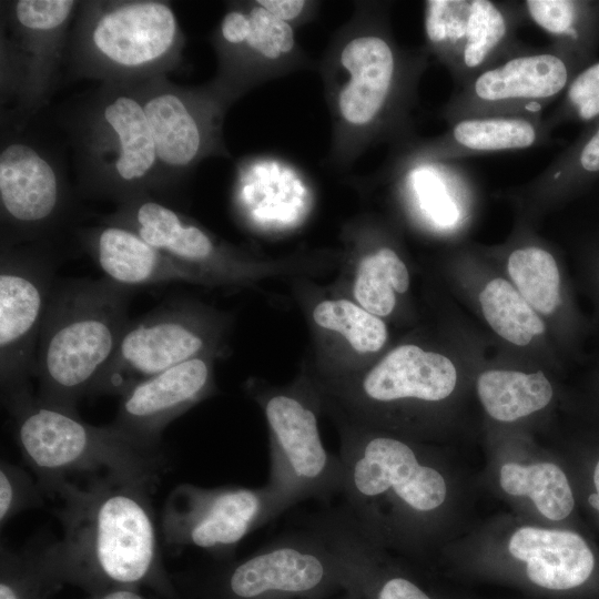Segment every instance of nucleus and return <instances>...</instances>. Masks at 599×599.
<instances>
[{"instance_id": "obj_1", "label": "nucleus", "mask_w": 599, "mask_h": 599, "mask_svg": "<svg viewBox=\"0 0 599 599\" xmlns=\"http://www.w3.org/2000/svg\"><path fill=\"white\" fill-rule=\"evenodd\" d=\"M429 52L402 47L389 3L357 1L333 34L319 63L332 120L329 162L345 169L386 141H413L412 111Z\"/></svg>"}, {"instance_id": "obj_2", "label": "nucleus", "mask_w": 599, "mask_h": 599, "mask_svg": "<svg viewBox=\"0 0 599 599\" xmlns=\"http://www.w3.org/2000/svg\"><path fill=\"white\" fill-rule=\"evenodd\" d=\"M84 484L60 483L52 496L63 535L45 545L55 580L89 596L116 588L149 589L162 599H184L162 560L151 490L154 485L112 475Z\"/></svg>"}, {"instance_id": "obj_3", "label": "nucleus", "mask_w": 599, "mask_h": 599, "mask_svg": "<svg viewBox=\"0 0 599 599\" xmlns=\"http://www.w3.org/2000/svg\"><path fill=\"white\" fill-rule=\"evenodd\" d=\"M133 294L106 277L57 280L37 349L40 402L78 415L118 347Z\"/></svg>"}, {"instance_id": "obj_4", "label": "nucleus", "mask_w": 599, "mask_h": 599, "mask_svg": "<svg viewBox=\"0 0 599 599\" xmlns=\"http://www.w3.org/2000/svg\"><path fill=\"white\" fill-rule=\"evenodd\" d=\"M20 451L45 496L74 476L112 475L155 485L166 468L153 448L111 424L93 426L79 415L40 402L32 390L2 400Z\"/></svg>"}, {"instance_id": "obj_5", "label": "nucleus", "mask_w": 599, "mask_h": 599, "mask_svg": "<svg viewBox=\"0 0 599 599\" xmlns=\"http://www.w3.org/2000/svg\"><path fill=\"white\" fill-rule=\"evenodd\" d=\"M344 507L382 546L447 498L444 475L407 441L361 426L343 430Z\"/></svg>"}, {"instance_id": "obj_6", "label": "nucleus", "mask_w": 599, "mask_h": 599, "mask_svg": "<svg viewBox=\"0 0 599 599\" xmlns=\"http://www.w3.org/2000/svg\"><path fill=\"white\" fill-rule=\"evenodd\" d=\"M184 42L166 1L87 0L79 3L67 60L74 78L132 87L175 69Z\"/></svg>"}, {"instance_id": "obj_7", "label": "nucleus", "mask_w": 599, "mask_h": 599, "mask_svg": "<svg viewBox=\"0 0 599 599\" xmlns=\"http://www.w3.org/2000/svg\"><path fill=\"white\" fill-rule=\"evenodd\" d=\"M68 126L83 195L121 204L159 194L154 140L131 87L101 83Z\"/></svg>"}, {"instance_id": "obj_8", "label": "nucleus", "mask_w": 599, "mask_h": 599, "mask_svg": "<svg viewBox=\"0 0 599 599\" xmlns=\"http://www.w3.org/2000/svg\"><path fill=\"white\" fill-rule=\"evenodd\" d=\"M174 581L184 599H327L355 588L344 564L307 528Z\"/></svg>"}, {"instance_id": "obj_9", "label": "nucleus", "mask_w": 599, "mask_h": 599, "mask_svg": "<svg viewBox=\"0 0 599 599\" xmlns=\"http://www.w3.org/2000/svg\"><path fill=\"white\" fill-rule=\"evenodd\" d=\"M131 88L154 140L159 194L180 184L205 159L230 158L223 124L235 102L212 81L182 87L158 75Z\"/></svg>"}, {"instance_id": "obj_10", "label": "nucleus", "mask_w": 599, "mask_h": 599, "mask_svg": "<svg viewBox=\"0 0 599 599\" xmlns=\"http://www.w3.org/2000/svg\"><path fill=\"white\" fill-rule=\"evenodd\" d=\"M79 3L74 0L4 2L1 101L14 99L23 120L44 106L57 88Z\"/></svg>"}, {"instance_id": "obj_11", "label": "nucleus", "mask_w": 599, "mask_h": 599, "mask_svg": "<svg viewBox=\"0 0 599 599\" xmlns=\"http://www.w3.org/2000/svg\"><path fill=\"white\" fill-rule=\"evenodd\" d=\"M258 402L270 432L274 518L306 499L329 504L342 494L344 467L323 445L315 404L298 392L267 393Z\"/></svg>"}, {"instance_id": "obj_12", "label": "nucleus", "mask_w": 599, "mask_h": 599, "mask_svg": "<svg viewBox=\"0 0 599 599\" xmlns=\"http://www.w3.org/2000/svg\"><path fill=\"white\" fill-rule=\"evenodd\" d=\"M221 332V322L211 312L184 300L165 301L129 321L89 396H121L141 380L211 355Z\"/></svg>"}, {"instance_id": "obj_13", "label": "nucleus", "mask_w": 599, "mask_h": 599, "mask_svg": "<svg viewBox=\"0 0 599 599\" xmlns=\"http://www.w3.org/2000/svg\"><path fill=\"white\" fill-rule=\"evenodd\" d=\"M52 254L39 243L1 242L0 385L1 398L32 390L39 336L57 282Z\"/></svg>"}, {"instance_id": "obj_14", "label": "nucleus", "mask_w": 599, "mask_h": 599, "mask_svg": "<svg viewBox=\"0 0 599 599\" xmlns=\"http://www.w3.org/2000/svg\"><path fill=\"white\" fill-rule=\"evenodd\" d=\"M210 42L217 61L211 81L234 102L253 89L312 63L295 30L257 0L226 2Z\"/></svg>"}, {"instance_id": "obj_15", "label": "nucleus", "mask_w": 599, "mask_h": 599, "mask_svg": "<svg viewBox=\"0 0 599 599\" xmlns=\"http://www.w3.org/2000/svg\"><path fill=\"white\" fill-rule=\"evenodd\" d=\"M275 497L257 488H206L180 484L169 494L161 512V531L174 548L202 549L215 560L232 559L237 545L274 519Z\"/></svg>"}, {"instance_id": "obj_16", "label": "nucleus", "mask_w": 599, "mask_h": 599, "mask_svg": "<svg viewBox=\"0 0 599 599\" xmlns=\"http://www.w3.org/2000/svg\"><path fill=\"white\" fill-rule=\"evenodd\" d=\"M524 6L490 0H428L424 2L425 48L450 73L456 89L485 70L526 53L514 33Z\"/></svg>"}, {"instance_id": "obj_17", "label": "nucleus", "mask_w": 599, "mask_h": 599, "mask_svg": "<svg viewBox=\"0 0 599 599\" xmlns=\"http://www.w3.org/2000/svg\"><path fill=\"white\" fill-rule=\"evenodd\" d=\"M69 194L61 171L45 150L11 138L0 151L1 242L39 243L67 213Z\"/></svg>"}, {"instance_id": "obj_18", "label": "nucleus", "mask_w": 599, "mask_h": 599, "mask_svg": "<svg viewBox=\"0 0 599 599\" xmlns=\"http://www.w3.org/2000/svg\"><path fill=\"white\" fill-rule=\"evenodd\" d=\"M568 67L552 52L522 53L456 89L440 110L448 123L476 118L541 119L540 111L567 85Z\"/></svg>"}, {"instance_id": "obj_19", "label": "nucleus", "mask_w": 599, "mask_h": 599, "mask_svg": "<svg viewBox=\"0 0 599 599\" xmlns=\"http://www.w3.org/2000/svg\"><path fill=\"white\" fill-rule=\"evenodd\" d=\"M101 221L118 223L175 260L207 277L237 280L250 263L244 256L219 241L202 225L152 196H141L118 204Z\"/></svg>"}, {"instance_id": "obj_20", "label": "nucleus", "mask_w": 599, "mask_h": 599, "mask_svg": "<svg viewBox=\"0 0 599 599\" xmlns=\"http://www.w3.org/2000/svg\"><path fill=\"white\" fill-rule=\"evenodd\" d=\"M456 383L457 372L448 357L406 344L386 354L355 385L339 389L338 397L359 424L395 403L440 402Z\"/></svg>"}, {"instance_id": "obj_21", "label": "nucleus", "mask_w": 599, "mask_h": 599, "mask_svg": "<svg viewBox=\"0 0 599 599\" xmlns=\"http://www.w3.org/2000/svg\"><path fill=\"white\" fill-rule=\"evenodd\" d=\"M213 390L211 355L175 365L120 396L111 425L141 444L160 448L162 433Z\"/></svg>"}, {"instance_id": "obj_22", "label": "nucleus", "mask_w": 599, "mask_h": 599, "mask_svg": "<svg viewBox=\"0 0 599 599\" xmlns=\"http://www.w3.org/2000/svg\"><path fill=\"white\" fill-rule=\"evenodd\" d=\"M344 564L362 599H433L417 582L385 560L378 544L342 505L306 520Z\"/></svg>"}, {"instance_id": "obj_23", "label": "nucleus", "mask_w": 599, "mask_h": 599, "mask_svg": "<svg viewBox=\"0 0 599 599\" xmlns=\"http://www.w3.org/2000/svg\"><path fill=\"white\" fill-rule=\"evenodd\" d=\"M549 129L541 119L476 118L449 124L439 136L413 140L400 146L389 173L430 163L494 152L524 150L541 144Z\"/></svg>"}, {"instance_id": "obj_24", "label": "nucleus", "mask_w": 599, "mask_h": 599, "mask_svg": "<svg viewBox=\"0 0 599 599\" xmlns=\"http://www.w3.org/2000/svg\"><path fill=\"white\" fill-rule=\"evenodd\" d=\"M79 241L108 280L130 287L174 282H210V277L175 260L133 230L112 222L82 229Z\"/></svg>"}, {"instance_id": "obj_25", "label": "nucleus", "mask_w": 599, "mask_h": 599, "mask_svg": "<svg viewBox=\"0 0 599 599\" xmlns=\"http://www.w3.org/2000/svg\"><path fill=\"white\" fill-rule=\"evenodd\" d=\"M508 550L526 564L525 572L532 585L551 591L581 586L595 567L585 539L568 530L525 526L511 535Z\"/></svg>"}, {"instance_id": "obj_26", "label": "nucleus", "mask_w": 599, "mask_h": 599, "mask_svg": "<svg viewBox=\"0 0 599 599\" xmlns=\"http://www.w3.org/2000/svg\"><path fill=\"white\" fill-rule=\"evenodd\" d=\"M309 195L306 173L284 158L263 154L243 159L237 165L234 202L243 215L253 217L260 211L252 221H256L261 212L265 215L272 205L305 202Z\"/></svg>"}, {"instance_id": "obj_27", "label": "nucleus", "mask_w": 599, "mask_h": 599, "mask_svg": "<svg viewBox=\"0 0 599 599\" xmlns=\"http://www.w3.org/2000/svg\"><path fill=\"white\" fill-rule=\"evenodd\" d=\"M476 389L487 414L499 422L528 416L552 398V387L542 372L486 370L478 376Z\"/></svg>"}, {"instance_id": "obj_28", "label": "nucleus", "mask_w": 599, "mask_h": 599, "mask_svg": "<svg viewBox=\"0 0 599 599\" xmlns=\"http://www.w3.org/2000/svg\"><path fill=\"white\" fill-rule=\"evenodd\" d=\"M408 287L407 266L392 246L380 244L361 256L353 295L372 314L389 315L396 305V293L403 294Z\"/></svg>"}, {"instance_id": "obj_29", "label": "nucleus", "mask_w": 599, "mask_h": 599, "mask_svg": "<svg viewBox=\"0 0 599 599\" xmlns=\"http://www.w3.org/2000/svg\"><path fill=\"white\" fill-rule=\"evenodd\" d=\"M500 486L511 496H528L538 511L550 520H562L573 509L567 476L556 464L506 463L500 468Z\"/></svg>"}, {"instance_id": "obj_30", "label": "nucleus", "mask_w": 599, "mask_h": 599, "mask_svg": "<svg viewBox=\"0 0 599 599\" xmlns=\"http://www.w3.org/2000/svg\"><path fill=\"white\" fill-rule=\"evenodd\" d=\"M45 545L33 540L19 550L1 547L0 599H51L62 588L49 569Z\"/></svg>"}, {"instance_id": "obj_31", "label": "nucleus", "mask_w": 599, "mask_h": 599, "mask_svg": "<svg viewBox=\"0 0 599 599\" xmlns=\"http://www.w3.org/2000/svg\"><path fill=\"white\" fill-rule=\"evenodd\" d=\"M479 303L490 327L515 345L525 346L545 331L532 306L504 278L490 281L480 292Z\"/></svg>"}, {"instance_id": "obj_32", "label": "nucleus", "mask_w": 599, "mask_h": 599, "mask_svg": "<svg viewBox=\"0 0 599 599\" xmlns=\"http://www.w3.org/2000/svg\"><path fill=\"white\" fill-rule=\"evenodd\" d=\"M509 276L517 291L532 306L552 313L560 300V276L554 256L539 246H526L511 252L507 262Z\"/></svg>"}, {"instance_id": "obj_33", "label": "nucleus", "mask_w": 599, "mask_h": 599, "mask_svg": "<svg viewBox=\"0 0 599 599\" xmlns=\"http://www.w3.org/2000/svg\"><path fill=\"white\" fill-rule=\"evenodd\" d=\"M313 319L318 327L342 335L362 354L378 352L388 337L379 316L345 298L319 302L313 309Z\"/></svg>"}, {"instance_id": "obj_34", "label": "nucleus", "mask_w": 599, "mask_h": 599, "mask_svg": "<svg viewBox=\"0 0 599 599\" xmlns=\"http://www.w3.org/2000/svg\"><path fill=\"white\" fill-rule=\"evenodd\" d=\"M44 493L24 469L2 459L0 464V522L43 504Z\"/></svg>"}, {"instance_id": "obj_35", "label": "nucleus", "mask_w": 599, "mask_h": 599, "mask_svg": "<svg viewBox=\"0 0 599 599\" xmlns=\"http://www.w3.org/2000/svg\"><path fill=\"white\" fill-rule=\"evenodd\" d=\"M567 102L582 120L599 114V62L577 75L567 92Z\"/></svg>"}, {"instance_id": "obj_36", "label": "nucleus", "mask_w": 599, "mask_h": 599, "mask_svg": "<svg viewBox=\"0 0 599 599\" xmlns=\"http://www.w3.org/2000/svg\"><path fill=\"white\" fill-rule=\"evenodd\" d=\"M258 3L278 20L294 30L313 21L321 7L314 0H257Z\"/></svg>"}, {"instance_id": "obj_37", "label": "nucleus", "mask_w": 599, "mask_h": 599, "mask_svg": "<svg viewBox=\"0 0 599 599\" xmlns=\"http://www.w3.org/2000/svg\"><path fill=\"white\" fill-rule=\"evenodd\" d=\"M578 164L585 172H599V129L580 150Z\"/></svg>"}, {"instance_id": "obj_38", "label": "nucleus", "mask_w": 599, "mask_h": 599, "mask_svg": "<svg viewBox=\"0 0 599 599\" xmlns=\"http://www.w3.org/2000/svg\"><path fill=\"white\" fill-rule=\"evenodd\" d=\"M85 599H162L158 595H146L142 589L116 588L91 595Z\"/></svg>"}, {"instance_id": "obj_39", "label": "nucleus", "mask_w": 599, "mask_h": 599, "mask_svg": "<svg viewBox=\"0 0 599 599\" xmlns=\"http://www.w3.org/2000/svg\"><path fill=\"white\" fill-rule=\"evenodd\" d=\"M593 484L596 487V494L589 496V504L599 512V461L597 463L593 471Z\"/></svg>"}, {"instance_id": "obj_40", "label": "nucleus", "mask_w": 599, "mask_h": 599, "mask_svg": "<svg viewBox=\"0 0 599 599\" xmlns=\"http://www.w3.org/2000/svg\"><path fill=\"white\" fill-rule=\"evenodd\" d=\"M327 599H362V597L358 593L357 589L354 588V589H351V590L343 591V592L338 593L334 598L329 597Z\"/></svg>"}]
</instances>
